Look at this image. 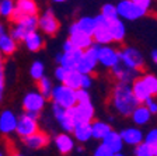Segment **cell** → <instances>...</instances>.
<instances>
[{
    "instance_id": "7c38bea8",
    "label": "cell",
    "mask_w": 157,
    "mask_h": 156,
    "mask_svg": "<svg viewBox=\"0 0 157 156\" xmlns=\"http://www.w3.org/2000/svg\"><path fill=\"white\" fill-rule=\"evenodd\" d=\"M98 62L107 68H112L119 62V52L109 46H100L98 49Z\"/></svg>"
},
{
    "instance_id": "30bf717a",
    "label": "cell",
    "mask_w": 157,
    "mask_h": 156,
    "mask_svg": "<svg viewBox=\"0 0 157 156\" xmlns=\"http://www.w3.org/2000/svg\"><path fill=\"white\" fill-rule=\"evenodd\" d=\"M38 27L42 30V33L48 34V35H55L59 30V21L52 11H46L44 16L38 20Z\"/></svg>"
},
{
    "instance_id": "5bb4252c",
    "label": "cell",
    "mask_w": 157,
    "mask_h": 156,
    "mask_svg": "<svg viewBox=\"0 0 157 156\" xmlns=\"http://www.w3.org/2000/svg\"><path fill=\"white\" fill-rule=\"evenodd\" d=\"M101 141H102V145H104L105 148H108L112 153L121 152L122 146H124V141H122L121 135H119L118 132H115V131H112V130L109 131Z\"/></svg>"
},
{
    "instance_id": "277c9868",
    "label": "cell",
    "mask_w": 157,
    "mask_h": 156,
    "mask_svg": "<svg viewBox=\"0 0 157 156\" xmlns=\"http://www.w3.org/2000/svg\"><path fill=\"white\" fill-rule=\"evenodd\" d=\"M36 26H38V18L36 16H27L21 18L17 23V26L11 30V38L14 41H24L27 35L31 31H35Z\"/></svg>"
},
{
    "instance_id": "c3c4849f",
    "label": "cell",
    "mask_w": 157,
    "mask_h": 156,
    "mask_svg": "<svg viewBox=\"0 0 157 156\" xmlns=\"http://www.w3.org/2000/svg\"><path fill=\"white\" fill-rule=\"evenodd\" d=\"M10 156H23L21 153H17V152H14V153H10Z\"/></svg>"
},
{
    "instance_id": "cb8c5ba5",
    "label": "cell",
    "mask_w": 157,
    "mask_h": 156,
    "mask_svg": "<svg viewBox=\"0 0 157 156\" xmlns=\"http://www.w3.org/2000/svg\"><path fill=\"white\" fill-rule=\"evenodd\" d=\"M55 143H56L58 150L60 153H63V155L69 153L73 148H75V143H73L72 137H69L67 134H60V135H58L55 139Z\"/></svg>"
},
{
    "instance_id": "681fc988",
    "label": "cell",
    "mask_w": 157,
    "mask_h": 156,
    "mask_svg": "<svg viewBox=\"0 0 157 156\" xmlns=\"http://www.w3.org/2000/svg\"><path fill=\"white\" fill-rule=\"evenodd\" d=\"M53 2H56V3H63V2H66V0H53Z\"/></svg>"
},
{
    "instance_id": "e0dca14e",
    "label": "cell",
    "mask_w": 157,
    "mask_h": 156,
    "mask_svg": "<svg viewBox=\"0 0 157 156\" xmlns=\"http://www.w3.org/2000/svg\"><path fill=\"white\" fill-rule=\"evenodd\" d=\"M16 125H17L16 115L9 110L3 111L2 115H0V132L3 134L13 132V131H16Z\"/></svg>"
},
{
    "instance_id": "7dc6e473",
    "label": "cell",
    "mask_w": 157,
    "mask_h": 156,
    "mask_svg": "<svg viewBox=\"0 0 157 156\" xmlns=\"http://www.w3.org/2000/svg\"><path fill=\"white\" fill-rule=\"evenodd\" d=\"M3 34H4V27H3V24L0 23V37L3 35Z\"/></svg>"
},
{
    "instance_id": "d590c367",
    "label": "cell",
    "mask_w": 157,
    "mask_h": 156,
    "mask_svg": "<svg viewBox=\"0 0 157 156\" xmlns=\"http://www.w3.org/2000/svg\"><path fill=\"white\" fill-rule=\"evenodd\" d=\"M144 143L153 150V153L157 152V130H151L144 138Z\"/></svg>"
},
{
    "instance_id": "3957f363",
    "label": "cell",
    "mask_w": 157,
    "mask_h": 156,
    "mask_svg": "<svg viewBox=\"0 0 157 156\" xmlns=\"http://www.w3.org/2000/svg\"><path fill=\"white\" fill-rule=\"evenodd\" d=\"M119 61L124 63L125 66L131 68L135 72H140L144 69V61L142 54L135 48H124L119 52Z\"/></svg>"
},
{
    "instance_id": "d4e9b609",
    "label": "cell",
    "mask_w": 157,
    "mask_h": 156,
    "mask_svg": "<svg viewBox=\"0 0 157 156\" xmlns=\"http://www.w3.org/2000/svg\"><path fill=\"white\" fill-rule=\"evenodd\" d=\"M24 42H25V46L33 52H36L44 46V39L42 37L39 35L36 31H31L28 35L24 38Z\"/></svg>"
},
{
    "instance_id": "f5cc1de1",
    "label": "cell",
    "mask_w": 157,
    "mask_h": 156,
    "mask_svg": "<svg viewBox=\"0 0 157 156\" xmlns=\"http://www.w3.org/2000/svg\"><path fill=\"white\" fill-rule=\"evenodd\" d=\"M0 156H3V153H0Z\"/></svg>"
},
{
    "instance_id": "816d5d0a",
    "label": "cell",
    "mask_w": 157,
    "mask_h": 156,
    "mask_svg": "<svg viewBox=\"0 0 157 156\" xmlns=\"http://www.w3.org/2000/svg\"><path fill=\"white\" fill-rule=\"evenodd\" d=\"M154 156H157V152H156V153H154Z\"/></svg>"
},
{
    "instance_id": "44dd1931",
    "label": "cell",
    "mask_w": 157,
    "mask_h": 156,
    "mask_svg": "<svg viewBox=\"0 0 157 156\" xmlns=\"http://www.w3.org/2000/svg\"><path fill=\"white\" fill-rule=\"evenodd\" d=\"M121 138L124 142L129 143V145H137L143 141V134H142L140 130L137 128H128V130H124L121 134Z\"/></svg>"
},
{
    "instance_id": "836d02e7",
    "label": "cell",
    "mask_w": 157,
    "mask_h": 156,
    "mask_svg": "<svg viewBox=\"0 0 157 156\" xmlns=\"http://www.w3.org/2000/svg\"><path fill=\"white\" fill-rule=\"evenodd\" d=\"M101 16L104 17L107 21H111V20L117 18L118 13H117V7L114 4H104L101 9Z\"/></svg>"
},
{
    "instance_id": "9c48e42d",
    "label": "cell",
    "mask_w": 157,
    "mask_h": 156,
    "mask_svg": "<svg viewBox=\"0 0 157 156\" xmlns=\"http://www.w3.org/2000/svg\"><path fill=\"white\" fill-rule=\"evenodd\" d=\"M23 106L27 113L38 114L39 111L44 108V106H45V97H44L41 93H38V91H31V93H28V94L24 97Z\"/></svg>"
},
{
    "instance_id": "8fae6325",
    "label": "cell",
    "mask_w": 157,
    "mask_h": 156,
    "mask_svg": "<svg viewBox=\"0 0 157 156\" xmlns=\"http://www.w3.org/2000/svg\"><path fill=\"white\" fill-rule=\"evenodd\" d=\"M82 55H83L82 49L75 48V49H72V51L63 52L62 55H59L58 62L60 63V66L69 69V70H72V69H76L78 61H80V58H82Z\"/></svg>"
},
{
    "instance_id": "2e32d148",
    "label": "cell",
    "mask_w": 157,
    "mask_h": 156,
    "mask_svg": "<svg viewBox=\"0 0 157 156\" xmlns=\"http://www.w3.org/2000/svg\"><path fill=\"white\" fill-rule=\"evenodd\" d=\"M95 28V18H91V17H82L78 18L72 27H70V33L72 31H80V33L88 34V35H93Z\"/></svg>"
},
{
    "instance_id": "52a82bcc",
    "label": "cell",
    "mask_w": 157,
    "mask_h": 156,
    "mask_svg": "<svg viewBox=\"0 0 157 156\" xmlns=\"http://www.w3.org/2000/svg\"><path fill=\"white\" fill-rule=\"evenodd\" d=\"M16 131L20 137H28L31 134L38 131V122L35 118H33L28 114H23L20 118H17V125H16Z\"/></svg>"
},
{
    "instance_id": "7402d4cb",
    "label": "cell",
    "mask_w": 157,
    "mask_h": 156,
    "mask_svg": "<svg viewBox=\"0 0 157 156\" xmlns=\"http://www.w3.org/2000/svg\"><path fill=\"white\" fill-rule=\"evenodd\" d=\"M14 9L20 11L24 17L36 16V11H38V6L34 0H17V4Z\"/></svg>"
},
{
    "instance_id": "f546056e",
    "label": "cell",
    "mask_w": 157,
    "mask_h": 156,
    "mask_svg": "<svg viewBox=\"0 0 157 156\" xmlns=\"http://www.w3.org/2000/svg\"><path fill=\"white\" fill-rule=\"evenodd\" d=\"M17 45H16V41L11 38V35H3L0 37V52H3L6 55H11L14 51H16Z\"/></svg>"
},
{
    "instance_id": "484cf974",
    "label": "cell",
    "mask_w": 157,
    "mask_h": 156,
    "mask_svg": "<svg viewBox=\"0 0 157 156\" xmlns=\"http://www.w3.org/2000/svg\"><path fill=\"white\" fill-rule=\"evenodd\" d=\"M82 76L83 75L80 72H77L76 69H72V70L67 72V75H66L65 80L62 83L67 87L73 89V90H77V89L82 87Z\"/></svg>"
},
{
    "instance_id": "b9f144b4",
    "label": "cell",
    "mask_w": 157,
    "mask_h": 156,
    "mask_svg": "<svg viewBox=\"0 0 157 156\" xmlns=\"http://www.w3.org/2000/svg\"><path fill=\"white\" fill-rule=\"evenodd\" d=\"M93 85V79L90 78V75H83L82 76V89H88Z\"/></svg>"
},
{
    "instance_id": "ffe728a7",
    "label": "cell",
    "mask_w": 157,
    "mask_h": 156,
    "mask_svg": "<svg viewBox=\"0 0 157 156\" xmlns=\"http://www.w3.org/2000/svg\"><path fill=\"white\" fill-rule=\"evenodd\" d=\"M131 89H132L133 96L136 97V100L139 101V103H144L147 98L151 97L150 91H149V89L146 87V85L143 83V80H142V79H135L133 85H132Z\"/></svg>"
},
{
    "instance_id": "6da1fadb",
    "label": "cell",
    "mask_w": 157,
    "mask_h": 156,
    "mask_svg": "<svg viewBox=\"0 0 157 156\" xmlns=\"http://www.w3.org/2000/svg\"><path fill=\"white\" fill-rule=\"evenodd\" d=\"M112 106L122 115H131L132 111L139 106V101L132 93L128 83H118L112 90Z\"/></svg>"
},
{
    "instance_id": "d6a6232c",
    "label": "cell",
    "mask_w": 157,
    "mask_h": 156,
    "mask_svg": "<svg viewBox=\"0 0 157 156\" xmlns=\"http://www.w3.org/2000/svg\"><path fill=\"white\" fill-rule=\"evenodd\" d=\"M44 72H45V66H44L42 62H34L33 65H31V69H29V73H31V78L35 79V80H38V79H41L44 76Z\"/></svg>"
},
{
    "instance_id": "f6af8a7d",
    "label": "cell",
    "mask_w": 157,
    "mask_h": 156,
    "mask_svg": "<svg viewBox=\"0 0 157 156\" xmlns=\"http://www.w3.org/2000/svg\"><path fill=\"white\" fill-rule=\"evenodd\" d=\"M76 46L72 44V41L70 39H67V41H65V44H63V52H69L72 51V49H75Z\"/></svg>"
},
{
    "instance_id": "9a60e30c",
    "label": "cell",
    "mask_w": 157,
    "mask_h": 156,
    "mask_svg": "<svg viewBox=\"0 0 157 156\" xmlns=\"http://www.w3.org/2000/svg\"><path fill=\"white\" fill-rule=\"evenodd\" d=\"M24 142H25V145L28 148H31V149H39V148H44L45 145H48L49 137L45 132L36 131V132H34L24 138Z\"/></svg>"
},
{
    "instance_id": "8992f818",
    "label": "cell",
    "mask_w": 157,
    "mask_h": 156,
    "mask_svg": "<svg viewBox=\"0 0 157 156\" xmlns=\"http://www.w3.org/2000/svg\"><path fill=\"white\" fill-rule=\"evenodd\" d=\"M94 18H95V28L91 35L93 39L98 45H107V44H109L112 41L111 33H109V28H108V21L101 14L94 17Z\"/></svg>"
},
{
    "instance_id": "1f68e13d",
    "label": "cell",
    "mask_w": 157,
    "mask_h": 156,
    "mask_svg": "<svg viewBox=\"0 0 157 156\" xmlns=\"http://www.w3.org/2000/svg\"><path fill=\"white\" fill-rule=\"evenodd\" d=\"M142 80H143V83L146 85V87L149 89L151 96L157 94V78L156 76L154 75H144L143 78H142Z\"/></svg>"
},
{
    "instance_id": "5b68a950",
    "label": "cell",
    "mask_w": 157,
    "mask_h": 156,
    "mask_svg": "<svg viewBox=\"0 0 157 156\" xmlns=\"http://www.w3.org/2000/svg\"><path fill=\"white\" fill-rule=\"evenodd\" d=\"M115 7H117L118 17H122V18H125V20L140 18V17L144 16V13H146V10L139 7L136 3H133L132 0H121Z\"/></svg>"
},
{
    "instance_id": "8d00e7d4",
    "label": "cell",
    "mask_w": 157,
    "mask_h": 156,
    "mask_svg": "<svg viewBox=\"0 0 157 156\" xmlns=\"http://www.w3.org/2000/svg\"><path fill=\"white\" fill-rule=\"evenodd\" d=\"M136 150H135V155L136 156H154V153H153V150L150 149V148L147 146L146 143H137L136 145Z\"/></svg>"
},
{
    "instance_id": "bcb514c9",
    "label": "cell",
    "mask_w": 157,
    "mask_h": 156,
    "mask_svg": "<svg viewBox=\"0 0 157 156\" xmlns=\"http://www.w3.org/2000/svg\"><path fill=\"white\" fill-rule=\"evenodd\" d=\"M151 61H153L154 63L157 65V49H154V51L151 52Z\"/></svg>"
},
{
    "instance_id": "603a6c76",
    "label": "cell",
    "mask_w": 157,
    "mask_h": 156,
    "mask_svg": "<svg viewBox=\"0 0 157 156\" xmlns=\"http://www.w3.org/2000/svg\"><path fill=\"white\" fill-rule=\"evenodd\" d=\"M73 134L77 141L80 142H86L91 138V122H83V124H76L73 127Z\"/></svg>"
},
{
    "instance_id": "ee69618b",
    "label": "cell",
    "mask_w": 157,
    "mask_h": 156,
    "mask_svg": "<svg viewBox=\"0 0 157 156\" xmlns=\"http://www.w3.org/2000/svg\"><path fill=\"white\" fill-rule=\"evenodd\" d=\"M3 89H4V73H3V63H0V100L3 96Z\"/></svg>"
},
{
    "instance_id": "d6986e66",
    "label": "cell",
    "mask_w": 157,
    "mask_h": 156,
    "mask_svg": "<svg viewBox=\"0 0 157 156\" xmlns=\"http://www.w3.org/2000/svg\"><path fill=\"white\" fill-rule=\"evenodd\" d=\"M108 28H109V33H111L112 41H122L125 38V34H126V30L125 26L122 23V20H119V17L108 21Z\"/></svg>"
},
{
    "instance_id": "ac0fdd59",
    "label": "cell",
    "mask_w": 157,
    "mask_h": 156,
    "mask_svg": "<svg viewBox=\"0 0 157 156\" xmlns=\"http://www.w3.org/2000/svg\"><path fill=\"white\" fill-rule=\"evenodd\" d=\"M69 39L72 41V44L76 48L82 49V51H84V49H87L90 45H93V37L88 35V34L80 33V31H72Z\"/></svg>"
},
{
    "instance_id": "4316f807",
    "label": "cell",
    "mask_w": 157,
    "mask_h": 156,
    "mask_svg": "<svg viewBox=\"0 0 157 156\" xmlns=\"http://www.w3.org/2000/svg\"><path fill=\"white\" fill-rule=\"evenodd\" d=\"M109 131H111V125H108L104 121H94L91 124V137L97 139H102Z\"/></svg>"
},
{
    "instance_id": "f907efd6",
    "label": "cell",
    "mask_w": 157,
    "mask_h": 156,
    "mask_svg": "<svg viewBox=\"0 0 157 156\" xmlns=\"http://www.w3.org/2000/svg\"><path fill=\"white\" fill-rule=\"evenodd\" d=\"M112 156H124V155H121V153L118 152V153H114V155H112Z\"/></svg>"
},
{
    "instance_id": "4fadbf2b",
    "label": "cell",
    "mask_w": 157,
    "mask_h": 156,
    "mask_svg": "<svg viewBox=\"0 0 157 156\" xmlns=\"http://www.w3.org/2000/svg\"><path fill=\"white\" fill-rule=\"evenodd\" d=\"M111 70H112V75L121 82V83H128V85H129V82L135 80L136 72L132 70V69L128 68V66H125L121 61L118 62V63H115V65L111 68Z\"/></svg>"
},
{
    "instance_id": "e575fe53",
    "label": "cell",
    "mask_w": 157,
    "mask_h": 156,
    "mask_svg": "<svg viewBox=\"0 0 157 156\" xmlns=\"http://www.w3.org/2000/svg\"><path fill=\"white\" fill-rule=\"evenodd\" d=\"M14 7L16 6H14L13 0H2V2H0V16L2 17H9L10 18Z\"/></svg>"
},
{
    "instance_id": "60d3db41",
    "label": "cell",
    "mask_w": 157,
    "mask_h": 156,
    "mask_svg": "<svg viewBox=\"0 0 157 156\" xmlns=\"http://www.w3.org/2000/svg\"><path fill=\"white\" fill-rule=\"evenodd\" d=\"M144 104H146L147 110L150 111V114H157V103L153 100V98H147L146 101H144Z\"/></svg>"
},
{
    "instance_id": "ba28073f",
    "label": "cell",
    "mask_w": 157,
    "mask_h": 156,
    "mask_svg": "<svg viewBox=\"0 0 157 156\" xmlns=\"http://www.w3.org/2000/svg\"><path fill=\"white\" fill-rule=\"evenodd\" d=\"M73 115H75L76 124L91 122L93 117H94V107L90 101L88 103H77V106L73 107Z\"/></svg>"
},
{
    "instance_id": "7bdbcfd3",
    "label": "cell",
    "mask_w": 157,
    "mask_h": 156,
    "mask_svg": "<svg viewBox=\"0 0 157 156\" xmlns=\"http://www.w3.org/2000/svg\"><path fill=\"white\" fill-rule=\"evenodd\" d=\"M133 3H136L139 7H142L143 10H147L149 7H150V3L151 0H132Z\"/></svg>"
},
{
    "instance_id": "f35d334b",
    "label": "cell",
    "mask_w": 157,
    "mask_h": 156,
    "mask_svg": "<svg viewBox=\"0 0 157 156\" xmlns=\"http://www.w3.org/2000/svg\"><path fill=\"white\" fill-rule=\"evenodd\" d=\"M112 155H114V153L108 149V148H105L102 143L95 149V152H94V156H112Z\"/></svg>"
},
{
    "instance_id": "74e56055",
    "label": "cell",
    "mask_w": 157,
    "mask_h": 156,
    "mask_svg": "<svg viewBox=\"0 0 157 156\" xmlns=\"http://www.w3.org/2000/svg\"><path fill=\"white\" fill-rule=\"evenodd\" d=\"M90 101V94L87 89H77L76 90V103H88Z\"/></svg>"
},
{
    "instance_id": "ab89813d",
    "label": "cell",
    "mask_w": 157,
    "mask_h": 156,
    "mask_svg": "<svg viewBox=\"0 0 157 156\" xmlns=\"http://www.w3.org/2000/svg\"><path fill=\"white\" fill-rule=\"evenodd\" d=\"M67 72H69V69L63 68V66H59V68L56 69V72H55L56 79H58V80H60V82H63V80H65V78H66V75H67Z\"/></svg>"
},
{
    "instance_id": "7a4b0ae2",
    "label": "cell",
    "mask_w": 157,
    "mask_h": 156,
    "mask_svg": "<svg viewBox=\"0 0 157 156\" xmlns=\"http://www.w3.org/2000/svg\"><path fill=\"white\" fill-rule=\"evenodd\" d=\"M51 97L53 98V103L62 106L63 108H70L73 106H76V90L67 87L65 85L56 86L52 89Z\"/></svg>"
},
{
    "instance_id": "4dcf8cb0",
    "label": "cell",
    "mask_w": 157,
    "mask_h": 156,
    "mask_svg": "<svg viewBox=\"0 0 157 156\" xmlns=\"http://www.w3.org/2000/svg\"><path fill=\"white\" fill-rule=\"evenodd\" d=\"M38 89H39V93L44 96V97H51V93H52V82L49 80L48 78L42 76L41 79H38Z\"/></svg>"
},
{
    "instance_id": "83f0119b",
    "label": "cell",
    "mask_w": 157,
    "mask_h": 156,
    "mask_svg": "<svg viewBox=\"0 0 157 156\" xmlns=\"http://www.w3.org/2000/svg\"><path fill=\"white\" fill-rule=\"evenodd\" d=\"M150 115L151 114H150V111L147 110L146 106H137V107L132 111V118H133V121L136 124H139V125L146 124L147 121L150 120Z\"/></svg>"
},
{
    "instance_id": "f1b7e54d",
    "label": "cell",
    "mask_w": 157,
    "mask_h": 156,
    "mask_svg": "<svg viewBox=\"0 0 157 156\" xmlns=\"http://www.w3.org/2000/svg\"><path fill=\"white\" fill-rule=\"evenodd\" d=\"M95 65H97L95 62H93L91 59H88L87 56L83 54L80 61H78V63H77V66H76V70L80 72L82 75H90V73L95 69Z\"/></svg>"
}]
</instances>
